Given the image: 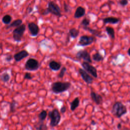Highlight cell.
<instances>
[{"mask_svg":"<svg viewBox=\"0 0 130 130\" xmlns=\"http://www.w3.org/2000/svg\"><path fill=\"white\" fill-rule=\"evenodd\" d=\"M72 84L69 82L56 81L52 83L51 88L52 91L55 94L64 92L69 90Z\"/></svg>","mask_w":130,"mask_h":130,"instance_id":"obj_1","label":"cell"},{"mask_svg":"<svg viewBox=\"0 0 130 130\" xmlns=\"http://www.w3.org/2000/svg\"><path fill=\"white\" fill-rule=\"evenodd\" d=\"M111 113L117 118H120L127 113L126 107L121 102H116L112 106Z\"/></svg>","mask_w":130,"mask_h":130,"instance_id":"obj_2","label":"cell"},{"mask_svg":"<svg viewBox=\"0 0 130 130\" xmlns=\"http://www.w3.org/2000/svg\"><path fill=\"white\" fill-rule=\"evenodd\" d=\"M51 13L56 16L61 17V11L59 6L53 1H50L48 3L47 8L42 13L43 15H47Z\"/></svg>","mask_w":130,"mask_h":130,"instance_id":"obj_3","label":"cell"},{"mask_svg":"<svg viewBox=\"0 0 130 130\" xmlns=\"http://www.w3.org/2000/svg\"><path fill=\"white\" fill-rule=\"evenodd\" d=\"M48 117L50 119V125L52 127H55L58 125L60 121L61 116L57 109H54L48 113Z\"/></svg>","mask_w":130,"mask_h":130,"instance_id":"obj_4","label":"cell"},{"mask_svg":"<svg viewBox=\"0 0 130 130\" xmlns=\"http://www.w3.org/2000/svg\"><path fill=\"white\" fill-rule=\"evenodd\" d=\"M25 29L26 26L24 24H22L20 26L15 27L12 32L13 39L14 40L17 42H21Z\"/></svg>","mask_w":130,"mask_h":130,"instance_id":"obj_5","label":"cell"},{"mask_svg":"<svg viewBox=\"0 0 130 130\" xmlns=\"http://www.w3.org/2000/svg\"><path fill=\"white\" fill-rule=\"evenodd\" d=\"M95 37L93 36H81L79 39L77 46L83 47L88 46L93 43L95 41Z\"/></svg>","mask_w":130,"mask_h":130,"instance_id":"obj_6","label":"cell"},{"mask_svg":"<svg viewBox=\"0 0 130 130\" xmlns=\"http://www.w3.org/2000/svg\"><path fill=\"white\" fill-rule=\"evenodd\" d=\"M40 66L39 61L33 58H30L26 61L24 68L26 70L29 71H34L37 70Z\"/></svg>","mask_w":130,"mask_h":130,"instance_id":"obj_7","label":"cell"},{"mask_svg":"<svg viewBox=\"0 0 130 130\" xmlns=\"http://www.w3.org/2000/svg\"><path fill=\"white\" fill-rule=\"evenodd\" d=\"M81 66L84 70L88 73H89L91 75H92V76H93L95 78H98V73L96 69L93 66L90 64V63L86 61H83L81 63Z\"/></svg>","mask_w":130,"mask_h":130,"instance_id":"obj_8","label":"cell"},{"mask_svg":"<svg viewBox=\"0 0 130 130\" xmlns=\"http://www.w3.org/2000/svg\"><path fill=\"white\" fill-rule=\"evenodd\" d=\"M76 57L79 59H83L85 61L92 63V60L89 53L86 50H80L78 51L76 54Z\"/></svg>","mask_w":130,"mask_h":130,"instance_id":"obj_9","label":"cell"},{"mask_svg":"<svg viewBox=\"0 0 130 130\" xmlns=\"http://www.w3.org/2000/svg\"><path fill=\"white\" fill-rule=\"evenodd\" d=\"M78 72L80 74L83 80L87 84H91L93 81V78L90 76L87 72L82 68H79L78 69Z\"/></svg>","mask_w":130,"mask_h":130,"instance_id":"obj_10","label":"cell"},{"mask_svg":"<svg viewBox=\"0 0 130 130\" xmlns=\"http://www.w3.org/2000/svg\"><path fill=\"white\" fill-rule=\"evenodd\" d=\"M27 27L30 35L32 37H36L39 33L40 28L37 24L34 22H30L28 23Z\"/></svg>","mask_w":130,"mask_h":130,"instance_id":"obj_11","label":"cell"},{"mask_svg":"<svg viewBox=\"0 0 130 130\" xmlns=\"http://www.w3.org/2000/svg\"><path fill=\"white\" fill-rule=\"evenodd\" d=\"M90 95L91 100L95 103L96 105H100L102 104L103 102V99L100 94L91 90L90 93Z\"/></svg>","mask_w":130,"mask_h":130,"instance_id":"obj_12","label":"cell"},{"mask_svg":"<svg viewBox=\"0 0 130 130\" xmlns=\"http://www.w3.org/2000/svg\"><path fill=\"white\" fill-rule=\"evenodd\" d=\"M29 55V53L25 50H22L14 55V58L17 62L20 61L23 58L27 57Z\"/></svg>","mask_w":130,"mask_h":130,"instance_id":"obj_13","label":"cell"},{"mask_svg":"<svg viewBox=\"0 0 130 130\" xmlns=\"http://www.w3.org/2000/svg\"><path fill=\"white\" fill-rule=\"evenodd\" d=\"M85 14V9L84 8L79 6L77 8L75 12L74 13V17L75 18L78 19L83 16H84Z\"/></svg>","mask_w":130,"mask_h":130,"instance_id":"obj_14","label":"cell"},{"mask_svg":"<svg viewBox=\"0 0 130 130\" xmlns=\"http://www.w3.org/2000/svg\"><path fill=\"white\" fill-rule=\"evenodd\" d=\"M49 67L52 71H57L61 67V64L59 62L55 60H51L49 63Z\"/></svg>","mask_w":130,"mask_h":130,"instance_id":"obj_15","label":"cell"},{"mask_svg":"<svg viewBox=\"0 0 130 130\" xmlns=\"http://www.w3.org/2000/svg\"><path fill=\"white\" fill-rule=\"evenodd\" d=\"M120 21V19L118 18L115 17H108L103 19V21L104 24L107 23H110L115 24L118 23Z\"/></svg>","mask_w":130,"mask_h":130,"instance_id":"obj_16","label":"cell"},{"mask_svg":"<svg viewBox=\"0 0 130 130\" xmlns=\"http://www.w3.org/2000/svg\"><path fill=\"white\" fill-rule=\"evenodd\" d=\"M83 28L84 29H85V30L88 31L89 32H90L91 34H92L95 37H103V36L102 35V32L96 29L91 28L90 27H89L88 26L83 27Z\"/></svg>","mask_w":130,"mask_h":130,"instance_id":"obj_17","label":"cell"},{"mask_svg":"<svg viewBox=\"0 0 130 130\" xmlns=\"http://www.w3.org/2000/svg\"><path fill=\"white\" fill-rule=\"evenodd\" d=\"M36 130H48L47 125L44 122V121L39 120L34 125Z\"/></svg>","mask_w":130,"mask_h":130,"instance_id":"obj_18","label":"cell"},{"mask_svg":"<svg viewBox=\"0 0 130 130\" xmlns=\"http://www.w3.org/2000/svg\"><path fill=\"white\" fill-rule=\"evenodd\" d=\"M80 104V100L78 97L75 98L70 103V109L72 111H74L78 108Z\"/></svg>","mask_w":130,"mask_h":130,"instance_id":"obj_19","label":"cell"},{"mask_svg":"<svg viewBox=\"0 0 130 130\" xmlns=\"http://www.w3.org/2000/svg\"><path fill=\"white\" fill-rule=\"evenodd\" d=\"M22 24V20L21 19H17L14 20L13 21H12V22L8 24V25L6 27V28L9 29L11 27H17L20 26V25H21Z\"/></svg>","mask_w":130,"mask_h":130,"instance_id":"obj_20","label":"cell"},{"mask_svg":"<svg viewBox=\"0 0 130 130\" xmlns=\"http://www.w3.org/2000/svg\"><path fill=\"white\" fill-rule=\"evenodd\" d=\"M69 34L71 38L73 39H75L79 36V30L75 28H72L69 29Z\"/></svg>","mask_w":130,"mask_h":130,"instance_id":"obj_21","label":"cell"},{"mask_svg":"<svg viewBox=\"0 0 130 130\" xmlns=\"http://www.w3.org/2000/svg\"><path fill=\"white\" fill-rule=\"evenodd\" d=\"M106 31L111 39L114 40L115 38V30L113 27L110 26H107L106 27Z\"/></svg>","mask_w":130,"mask_h":130,"instance_id":"obj_22","label":"cell"},{"mask_svg":"<svg viewBox=\"0 0 130 130\" xmlns=\"http://www.w3.org/2000/svg\"><path fill=\"white\" fill-rule=\"evenodd\" d=\"M92 58L94 61L96 62H100L103 61L104 59V57L101 55V54L97 52L92 55Z\"/></svg>","mask_w":130,"mask_h":130,"instance_id":"obj_23","label":"cell"},{"mask_svg":"<svg viewBox=\"0 0 130 130\" xmlns=\"http://www.w3.org/2000/svg\"><path fill=\"white\" fill-rule=\"evenodd\" d=\"M0 79L3 82L6 83L10 80V76L8 73L5 72L0 75Z\"/></svg>","mask_w":130,"mask_h":130,"instance_id":"obj_24","label":"cell"},{"mask_svg":"<svg viewBox=\"0 0 130 130\" xmlns=\"http://www.w3.org/2000/svg\"><path fill=\"white\" fill-rule=\"evenodd\" d=\"M12 19V18L11 16V15H10L9 14H6L3 17L2 20V22H3V23H4L5 24L8 25L11 22Z\"/></svg>","mask_w":130,"mask_h":130,"instance_id":"obj_25","label":"cell"},{"mask_svg":"<svg viewBox=\"0 0 130 130\" xmlns=\"http://www.w3.org/2000/svg\"><path fill=\"white\" fill-rule=\"evenodd\" d=\"M47 116V112L46 110H42L38 115L39 120L44 121Z\"/></svg>","mask_w":130,"mask_h":130,"instance_id":"obj_26","label":"cell"},{"mask_svg":"<svg viewBox=\"0 0 130 130\" xmlns=\"http://www.w3.org/2000/svg\"><path fill=\"white\" fill-rule=\"evenodd\" d=\"M18 105V103L14 100H13L10 103V111L11 112H14L16 110V108Z\"/></svg>","mask_w":130,"mask_h":130,"instance_id":"obj_27","label":"cell"},{"mask_svg":"<svg viewBox=\"0 0 130 130\" xmlns=\"http://www.w3.org/2000/svg\"><path fill=\"white\" fill-rule=\"evenodd\" d=\"M90 20L89 18H84L81 21V22L80 23V25L83 26V27L88 26V25L90 24Z\"/></svg>","mask_w":130,"mask_h":130,"instance_id":"obj_28","label":"cell"},{"mask_svg":"<svg viewBox=\"0 0 130 130\" xmlns=\"http://www.w3.org/2000/svg\"><path fill=\"white\" fill-rule=\"evenodd\" d=\"M67 69L65 67H63L61 68L60 71L59 72V73L58 75V77L59 78H62L64 76V74H65V73L67 71Z\"/></svg>","mask_w":130,"mask_h":130,"instance_id":"obj_29","label":"cell"},{"mask_svg":"<svg viewBox=\"0 0 130 130\" xmlns=\"http://www.w3.org/2000/svg\"><path fill=\"white\" fill-rule=\"evenodd\" d=\"M63 8H64V11L66 13H68L71 10L70 7L68 4H66L65 2H63Z\"/></svg>","mask_w":130,"mask_h":130,"instance_id":"obj_30","label":"cell"},{"mask_svg":"<svg viewBox=\"0 0 130 130\" xmlns=\"http://www.w3.org/2000/svg\"><path fill=\"white\" fill-rule=\"evenodd\" d=\"M128 0H119L118 4L122 7H125L128 4Z\"/></svg>","mask_w":130,"mask_h":130,"instance_id":"obj_31","label":"cell"},{"mask_svg":"<svg viewBox=\"0 0 130 130\" xmlns=\"http://www.w3.org/2000/svg\"><path fill=\"white\" fill-rule=\"evenodd\" d=\"M24 79H27V80H30L32 79V76L31 75V74L30 73L27 72L25 73L24 76Z\"/></svg>","mask_w":130,"mask_h":130,"instance_id":"obj_32","label":"cell"},{"mask_svg":"<svg viewBox=\"0 0 130 130\" xmlns=\"http://www.w3.org/2000/svg\"><path fill=\"white\" fill-rule=\"evenodd\" d=\"M67 107L66 106H62L60 109V112L61 113H64L66 111H67Z\"/></svg>","mask_w":130,"mask_h":130,"instance_id":"obj_33","label":"cell"},{"mask_svg":"<svg viewBox=\"0 0 130 130\" xmlns=\"http://www.w3.org/2000/svg\"><path fill=\"white\" fill-rule=\"evenodd\" d=\"M12 56L11 55H8L5 57V60L7 62L10 61L12 59Z\"/></svg>","mask_w":130,"mask_h":130,"instance_id":"obj_34","label":"cell"},{"mask_svg":"<svg viewBox=\"0 0 130 130\" xmlns=\"http://www.w3.org/2000/svg\"><path fill=\"white\" fill-rule=\"evenodd\" d=\"M117 127L118 129H121L122 128V124L121 123H118L117 125Z\"/></svg>","mask_w":130,"mask_h":130,"instance_id":"obj_35","label":"cell"},{"mask_svg":"<svg viewBox=\"0 0 130 130\" xmlns=\"http://www.w3.org/2000/svg\"><path fill=\"white\" fill-rule=\"evenodd\" d=\"M28 13H30L32 12V11L33 10V8L31 7H28Z\"/></svg>","mask_w":130,"mask_h":130,"instance_id":"obj_36","label":"cell"},{"mask_svg":"<svg viewBox=\"0 0 130 130\" xmlns=\"http://www.w3.org/2000/svg\"><path fill=\"white\" fill-rule=\"evenodd\" d=\"M95 124H96L95 121H94V120H91V125H95Z\"/></svg>","mask_w":130,"mask_h":130,"instance_id":"obj_37","label":"cell"},{"mask_svg":"<svg viewBox=\"0 0 130 130\" xmlns=\"http://www.w3.org/2000/svg\"><path fill=\"white\" fill-rule=\"evenodd\" d=\"M122 130H130V128L128 127H123L122 128Z\"/></svg>","mask_w":130,"mask_h":130,"instance_id":"obj_38","label":"cell"},{"mask_svg":"<svg viewBox=\"0 0 130 130\" xmlns=\"http://www.w3.org/2000/svg\"><path fill=\"white\" fill-rule=\"evenodd\" d=\"M127 54L130 56V47L128 48V49L127 50Z\"/></svg>","mask_w":130,"mask_h":130,"instance_id":"obj_39","label":"cell"},{"mask_svg":"<svg viewBox=\"0 0 130 130\" xmlns=\"http://www.w3.org/2000/svg\"><path fill=\"white\" fill-rule=\"evenodd\" d=\"M8 1H10V0H8Z\"/></svg>","mask_w":130,"mask_h":130,"instance_id":"obj_40","label":"cell"}]
</instances>
